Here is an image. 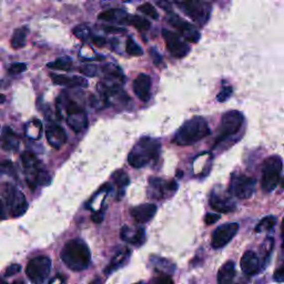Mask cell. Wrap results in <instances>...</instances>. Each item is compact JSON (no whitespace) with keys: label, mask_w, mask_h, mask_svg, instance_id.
<instances>
[{"label":"cell","mask_w":284,"mask_h":284,"mask_svg":"<svg viewBox=\"0 0 284 284\" xmlns=\"http://www.w3.org/2000/svg\"><path fill=\"white\" fill-rule=\"evenodd\" d=\"M162 35L166 43V48L173 57L183 58L188 55L190 51L189 45L184 42L177 33L170 31L168 29H163Z\"/></svg>","instance_id":"12"},{"label":"cell","mask_w":284,"mask_h":284,"mask_svg":"<svg viewBox=\"0 0 284 284\" xmlns=\"http://www.w3.org/2000/svg\"><path fill=\"white\" fill-rule=\"evenodd\" d=\"M277 218L273 215H268V217L263 218L260 222L258 223L256 227V232H264V231H270L277 224Z\"/></svg>","instance_id":"31"},{"label":"cell","mask_w":284,"mask_h":284,"mask_svg":"<svg viewBox=\"0 0 284 284\" xmlns=\"http://www.w3.org/2000/svg\"><path fill=\"white\" fill-rule=\"evenodd\" d=\"M63 263L72 271L80 272L86 270L90 263V251L87 244L79 239L70 240L61 251Z\"/></svg>","instance_id":"1"},{"label":"cell","mask_w":284,"mask_h":284,"mask_svg":"<svg viewBox=\"0 0 284 284\" xmlns=\"http://www.w3.org/2000/svg\"><path fill=\"white\" fill-rule=\"evenodd\" d=\"M134 91L141 101H148L151 92V78L144 73H140L134 81Z\"/></svg>","instance_id":"16"},{"label":"cell","mask_w":284,"mask_h":284,"mask_svg":"<svg viewBox=\"0 0 284 284\" xmlns=\"http://www.w3.org/2000/svg\"><path fill=\"white\" fill-rule=\"evenodd\" d=\"M169 191L168 182H164L163 180L159 178H151L149 181V193L151 197L155 199H161L164 197V193Z\"/></svg>","instance_id":"24"},{"label":"cell","mask_w":284,"mask_h":284,"mask_svg":"<svg viewBox=\"0 0 284 284\" xmlns=\"http://www.w3.org/2000/svg\"><path fill=\"white\" fill-rule=\"evenodd\" d=\"M151 261L154 264V268L162 274L171 273L174 270V266L170 261L165 260V259L159 258V257H152Z\"/></svg>","instance_id":"29"},{"label":"cell","mask_w":284,"mask_h":284,"mask_svg":"<svg viewBox=\"0 0 284 284\" xmlns=\"http://www.w3.org/2000/svg\"><path fill=\"white\" fill-rule=\"evenodd\" d=\"M21 161L23 166L27 170L35 169L38 166L37 156L33 154L31 151H24V152L21 154Z\"/></svg>","instance_id":"33"},{"label":"cell","mask_w":284,"mask_h":284,"mask_svg":"<svg viewBox=\"0 0 284 284\" xmlns=\"http://www.w3.org/2000/svg\"><path fill=\"white\" fill-rule=\"evenodd\" d=\"M102 220H104V214L101 212H96L92 214V221L95 223H100L102 222Z\"/></svg>","instance_id":"49"},{"label":"cell","mask_w":284,"mask_h":284,"mask_svg":"<svg viewBox=\"0 0 284 284\" xmlns=\"http://www.w3.org/2000/svg\"><path fill=\"white\" fill-rule=\"evenodd\" d=\"M0 174L1 175H14V166L10 160H4L0 163Z\"/></svg>","instance_id":"39"},{"label":"cell","mask_w":284,"mask_h":284,"mask_svg":"<svg viewBox=\"0 0 284 284\" xmlns=\"http://www.w3.org/2000/svg\"><path fill=\"white\" fill-rule=\"evenodd\" d=\"M12 284H23V282H22V281H16V282L12 283Z\"/></svg>","instance_id":"54"},{"label":"cell","mask_w":284,"mask_h":284,"mask_svg":"<svg viewBox=\"0 0 284 284\" xmlns=\"http://www.w3.org/2000/svg\"><path fill=\"white\" fill-rule=\"evenodd\" d=\"M27 70V65L26 63H22V62H17V63H13V65L10 66L9 68V72L13 73V75H17V73H21L23 71Z\"/></svg>","instance_id":"42"},{"label":"cell","mask_w":284,"mask_h":284,"mask_svg":"<svg viewBox=\"0 0 284 284\" xmlns=\"http://www.w3.org/2000/svg\"><path fill=\"white\" fill-rule=\"evenodd\" d=\"M72 32L73 35L81 41L89 40L91 36V30L87 24H79V26H77L75 29H73Z\"/></svg>","instance_id":"35"},{"label":"cell","mask_w":284,"mask_h":284,"mask_svg":"<svg viewBox=\"0 0 284 284\" xmlns=\"http://www.w3.org/2000/svg\"><path fill=\"white\" fill-rule=\"evenodd\" d=\"M243 115L238 110H231L225 112L222 116L220 126L218 128L217 137H215L213 148H217L219 144L223 143L225 140L231 138L232 136L237 135L243 125Z\"/></svg>","instance_id":"4"},{"label":"cell","mask_w":284,"mask_h":284,"mask_svg":"<svg viewBox=\"0 0 284 284\" xmlns=\"http://www.w3.org/2000/svg\"><path fill=\"white\" fill-rule=\"evenodd\" d=\"M210 132L211 130L203 117H193L180 127L172 141L178 145H190L204 139Z\"/></svg>","instance_id":"2"},{"label":"cell","mask_w":284,"mask_h":284,"mask_svg":"<svg viewBox=\"0 0 284 284\" xmlns=\"http://www.w3.org/2000/svg\"><path fill=\"white\" fill-rule=\"evenodd\" d=\"M46 137L49 144L55 149H60L67 141L66 131L63 130L62 127L56 124H51L48 126L46 130Z\"/></svg>","instance_id":"15"},{"label":"cell","mask_w":284,"mask_h":284,"mask_svg":"<svg viewBox=\"0 0 284 284\" xmlns=\"http://www.w3.org/2000/svg\"><path fill=\"white\" fill-rule=\"evenodd\" d=\"M6 218V213H4V207H3V202L0 199V220H3Z\"/></svg>","instance_id":"50"},{"label":"cell","mask_w":284,"mask_h":284,"mask_svg":"<svg viewBox=\"0 0 284 284\" xmlns=\"http://www.w3.org/2000/svg\"><path fill=\"white\" fill-rule=\"evenodd\" d=\"M48 67L50 68V69H55V70L69 71L72 68V60L68 57H62L53 62L48 63Z\"/></svg>","instance_id":"30"},{"label":"cell","mask_w":284,"mask_h":284,"mask_svg":"<svg viewBox=\"0 0 284 284\" xmlns=\"http://www.w3.org/2000/svg\"><path fill=\"white\" fill-rule=\"evenodd\" d=\"M101 28L108 33H126L127 32L125 28L116 27V26H102Z\"/></svg>","instance_id":"44"},{"label":"cell","mask_w":284,"mask_h":284,"mask_svg":"<svg viewBox=\"0 0 284 284\" xmlns=\"http://www.w3.org/2000/svg\"><path fill=\"white\" fill-rule=\"evenodd\" d=\"M41 131H42V124L38 119H33L30 122H28L24 127V132H26V136L28 138L38 140L41 137Z\"/></svg>","instance_id":"27"},{"label":"cell","mask_w":284,"mask_h":284,"mask_svg":"<svg viewBox=\"0 0 284 284\" xmlns=\"http://www.w3.org/2000/svg\"><path fill=\"white\" fill-rule=\"evenodd\" d=\"M20 270H21V267L19 266V264H11L10 267L7 268L6 272H4V277L10 278L14 276V274H17L18 272H20Z\"/></svg>","instance_id":"43"},{"label":"cell","mask_w":284,"mask_h":284,"mask_svg":"<svg viewBox=\"0 0 284 284\" xmlns=\"http://www.w3.org/2000/svg\"><path fill=\"white\" fill-rule=\"evenodd\" d=\"M111 178H112V180H114V182L118 185L119 188H125L130 182V179L128 177V174H127L124 170L115 171V172L112 173Z\"/></svg>","instance_id":"34"},{"label":"cell","mask_w":284,"mask_h":284,"mask_svg":"<svg viewBox=\"0 0 284 284\" xmlns=\"http://www.w3.org/2000/svg\"><path fill=\"white\" fill-rule=\"evenodd\" d=\"M239 230V224L236 222L225 223L214 230L212 234L211 246L213 249H222L231 241Z\"/></svg>","instance_id":"11"},{"label":"cell","mask_w":284,"mask_h":284,"mask_svg":"<svg viewBox=\"0 0 284 284\" xmlns=\"http://www.w3.org/2000/svg\"><path fill=\"white\" fill-rule=\"evenodd\" d=\"M282 165V159L279 155H271L264 160L261 179V188L264 192H272L277 188L280 181Z\"/></svg>","instance_id":"6"},{"label":"cell","mask_w":284,"mask_h":284,"mask_svg":"<svg viewBox=\"0 0 284 284\" xmlns=\"http://www.w3.org/2000/svg\"><path fill=\"white\" fill-rule=\"evenodd\" d=\"M156 213V205L152 203H143L130 210L131 217L136 222L145 223L149 222Z\"/></svg>","instance_id":"14"},{"label":"cell","mask_w":284,"mask_h":284,"mask_svg":"<svg viewBox=\"0 0 284 284\" xmlns=\"http://www.w3.org/2000/svg\"><path fill=\"white\" fill-rule=\"evenodd\" d=\"M28 35V29L26 27L18 28L13 31V35L11 38V47L13 49H20L26 45Z\"/></svg>","instance_id":"28"},{"label":"cell","mask_w":284,"mask_h":284,"mask_svg":"<svg viewBox=\"0 0 284 284\" xmlns=\"http://www.w3.org/2000/svg\"><path fill=\"white\" fill-rule=\"evenodd\" d=\"M19 137L17 136L11 128L9 127H4L1 134V138H0V146L4 151H16L19 148Z\"/></svg>","instance_id":"20"},{"label":"cell","mask_w":284,"mask_h":284,"mask_svg":"<svg viewBox=\"0 0 284 284\" xmlns=\"http://www.w3.org/2000/svg\"><path fill=\"white\" fill-rule=\"evenodd\" d=\"M50 77L53 83L58 86L68 88H85L88 86V81L81 77H68L65 75H56V73H51Z\"/></svg>","instance_id":"18"},{"label":"cell","mask_w":284,"mask_h":284,"mask_svg":"<svg viewBox=\"0 0 284 284\" xmlns=\"http://www.w3.org/2000/svg\"><path fill=\"white\" fill-rule=\"evenodd\" d=\"M136 284H145V283H136Z\"/></svg>","instance_id":"56"},{"label":"cell","mask_w":284,"mask_h":284,"mask_svg":"<svg viewBox=\"0 0 284 284\" xmlns=\"http://www.w3.org/2000/svg\"><path fill=\"white\" fill-rule=\"evenodd\" d=\"M51 270L50 259L45 256L36 257L28 262L26 274L32 284H42L45 282Z\"/></svg>","instance_id":"8"},{"label":"cell","mask_w":284,"mask_h":284,"mask_svg":"<svg viewBox=\"0 0 284 284\" xmlns=\"http://www.w3.org/2000/svg\"><path fill=\"white\" fill-rule=\"evenodd\" d=\"M273 279H274V281H277V282H284V266L279 268L278 270L274 272Z\"/></svg>","instance_id":"46"},{"label":"cell","mask_w":284,"mask_h":284,"mask_svg":"<svg viewBox=\"0 0 284 284\" xmlns=\"http://www.w3.org/2000/svg\"><path fill=\"white\" fill-rule=\"evenodd\" d=\"M67 124L69 125V127L73 131L79 134V132L85 130L88 126V118L86 112L83 111L80 112V114L67 117Z\"/></svg>","instance_id":"25"},{"label":"cell","mask_w":284,"mask_h":284,"mask_svg":"<svg viewBox=\"0 0 284 284\" xmlns=\"http://www.w3.org/2000/svg\"><path fill=\"white\" fill-rule=\"evenodd\" d=\"M127 24H131V26H134L135 28H137L138 30H141V31L148 30V29H150L151 27L150 21L140 16H129Z\"/></svg>","instance_id":"32"},{"label":"cell","mask_w":284,"mask_h":284,"mask_svg":"<svg viewBox=\"0 0 284 284\" xmlns=\"http://www.w3.org/2000/svg\"><path fill=\"white\" fill-rule=\"evenodd\" d=\"M126 50L130 56H142L143 55V50H142L141 47L132 38H128V40H127Z\"/></svg>","instance_id":"36"},{"label":"cell","mask_w":284,"mask_h":284,"mask_svg":"<svg viewBox=\"0 0 284 284\" xmlns=\"http://www.w3.org/2000/svg\"><path fill=\"white\" fill-rule=\"evenodd\" d=\"M4 101H6V96L0 94V105H2Z\"/></svg>","instance_id":"52"},{"label":"cell","mask_w":284,"mask_h":284,"mask_svg":"<svg viewBox=\"0 0 284 284\" xmlns=\"http://www.w3.org/2000/svg\"><path fill=\"white\" fill-rule=\"evenodd\" d=\"M92 42L97 47H104L106 45V40L102 37H94L92 38Z\"/></svg>","instance_id":"48"},{"label":"cell","mask_w":284,"mask_h":284,"mask_svg":"<svg viewBox=\"0 0 284 284\" xmlns=\"http://www.w3.org/2000/svg\"><path fill=\"white\" fill-rule=\"evenodd\" d=\"M79 71L83 76L94 78L97 77L98 73H99V68H98L96 65H91V63H85V65L80 66Z\"/></svg>","instance_id":"37"},{"label":"cell","mask_w":284,"mask_h":284,"mask_svg":"<svg viewBox=\"0 0 284 284\" xmlns=\"http://www.w3.org/2000/svg\"><path fill=\"white\" fill-rule=\"evenodd\" d=\"M236 273V264H234V262H225L218 272V284H233Z\"/></svg>","instance_id":"22"},{"label":"cell","mask_w":284,"mask_h":284,"mask_svg":"<svg viewBox=\"0 0 284 284\" xmlns=\"http://www.w3.org/2000/svg\"><path fill=\"white\" fill-rule=\"evenodd\" d=\"M231 95H232V88L231 87H223L222 90L220 91V94L218 95L217 99L219 102H224L229 99Z\"/></svg>","instance_id":"41"},{"label":"cell","mask_w":284,"mask_h":284,"mask_svg":"<svg viewBox=\"0 0 284 284\" xmlns=\"http://www.w3.org/2000/svg\"><path fill=\"white\" fill-rule=\"evenodd\" d=\"M0 284H8V283H7L6 281H4V280H2L1 278H0Z\"/></svg>","instance_id":"53"},{"label":"cell","mask_w":284,"mask_h":284,"mask_svg":"<svg viewBox=\"0 0 284 284\" xmlns=\"http://www.w3.org/2000/svg\"><path fill=\"white\" fill-rule=\"evenodd\" d=\"M150 55H151V57H152L153 62L155 63V65H159V63L161 62V60H162V58H161V56L159 55L158 50H156V49H154V48H152L150 50Z\"/></svg>","instance_id":"47"},{"label":"cell","mask_w":284,"mask_h":284,"mask_svg":"<svg viewBox=\"0 0 284 284\" xmlns=\"http://www.w3.org/2000/svg\"><path fill=\"white\" fill-rule=\"evenodd\" d=\"M0 194L2 195L4 203L13 218H19L26 213L28 210L27 199L17 187L8 182L2 183L0 187Z\"/></svg>","instance_id":"5"},{"label":"cell","mask_w":284,"mask_h":284,"mask_svg":"<svg viewBox=\"0 0 284 284\" xmlns=\"http://www.w3.org/2000/svg\"><path fill=\"white\" fill-rule=\"evenodd\" d=\"M120 237L122 240H124V241L132 244V246L140 247L145 241V233H144V230L142 228H139V229L135 230V231H132L129 227L125 225V227L121 229Z\"/></svg>","instance_id":"19"},{"label":"cell","mask_w":284,"mask_h":284,"mask_svg":"<svg viewBox=\"0 0 284 284\" xmlns=\"http://www.w3.org/2000/svg\"><path fill=\"white\" fill-rule=\"evenodd\" d=\"M128 13L121 9H109V10L102 11L99 14L100 20L108 21V22H119L127 24L128 22Z\"/></svg>","instance_id":"23"},{"label":"cell","mask_w":284,"mask_h":284,"mask_svg":"<svg viewBox=\"0 0 284 284\" xmlns=\"http://www.w3.org/2000/svg\"><path fill=\"white\" fill-rule=\"evenodd\" d=\"M175 4L199 26H204L211 16V3L207 1H177Z\"/></svg>","instance_id":"7"},{"label":"cell","mask_w":284,"mask_h":284,"mask_svg":"<svg viewBox=\"0 0 284 284\" xmlns=\"http://www.w3.org/2000/svg\"><path fill=\"white\" fill-rule=\"evenodd\" d=\"M281 231H282V248L284 249V218H283L282 225H281Z\"/></svg>","instance_id":"51"},{"label":"cell","mask_w":284,"mask_h":284,"mask_svg":"<svg viewBox=\"0 0 284 284\" xmlns=\"http://www.w3.org/2000/svg\"><path fill=\"white\" fill-rule=\"evenodd\" d=\"M27 183L29 188L35 190L38 185H47L50 183V175L43 169L27 170Z\"/></svg>","instance_id":"17"},{"label":"cell","mask_w":284,"mask_h":284,"mask_svg":"<svg viewBox=\"0 0 284 284\" xmlns=\"http://www.w3.org/2000/svg\"><path fill=\"white\" fill-rule=\"evenodd\" d=\"M129 256H130V250L128 248L121 249L120 251L117 252L116 256L111 259L109 266H108L106 269V273H110L112 271H115L116 269L121 267L122 264L127 261V259H128Z\"/></svg>","instance_id":"26"},{"label":"cell","mask_w":284,"mask_h":284,"mask_svg":"<svg viewBox=\"0 0 284 284\" xmlns=\"http://www.w3.org/2000/svg\"><path fill=\"white\" fill-rule=\"evenodd\" d=\"M209 204L214 211L219 213H230L236 210V203L227 195L212 192L209 198Z\"/></svg>","instance_id":"13"},{"label":"cell","mask_w":284,"mask_h":284,"mask_svg":"<svg viewBox=\"0 0 284 284\" xmlns=\"http://www.w3.org/2000/svg\"><path fill=\"white\" fill-rule=\"evenodd\" d=\"M241 269L248 276L257 274L260 270V261L256 252L247 251L241 259Z\"/></svg>","instance_id":"21"},{"label":"cell","mask_w":284,"mask_h":284,"mask_svg":"<svg viewBox=\"0 0 284 284\" xmlns=\"http://www.w3.org/2000/svg\"><path fill=\"white\" fill-rule=\"evenodd\" d=\"M138 9L142 13L146 14V16L152 18V19H158V17H159L158 11H156V9L151 3L145 2L143 4H141V6H139Z\"/></svg>","instance_id":"38"},{"label":"cell","mask_w":284,"mask_h":284,"mask_svg":"<svg viewBox=\"0 0 284 284\" xmlns=\"http://www.w3.org/2000/svg\"><path fill=\"white\" fill-rule=\"evenodd\" d=\"M219 219H220V214H217V213H208L207 215H205V218H204V222H205V224L211 225V224L217 222Z\"/></svg>","instance_id":"45"},{"label":"cell","mask_w":284,"mask_h":284,"mask_svg":"<svg viewBox=\"0 0 284 284\" xmlns=\"http://www.w3.org/2000/svg\"><path fill=\"white\" fill-rule=\"evenodd\" d=\"M257 181L246 174H233L230 181V193L241 200L249 199L256 190Z\"/></svg>","instance_id":"9"},{"label":"cell","mask_w":284,"mask_h":284,"mask_svg":"<svg viewBox=\"0 0 284 284\" xmlns=\"http://www.w3.org/2000/svg\"><path fill=\"white\" fill-rule=\"evenodd\" d=\"M149 284H174V283L172 280H171L169 274L161 273L160 276L152 279V281H151Z\"/></svg>","instance_id":"40"},{"label":"cell","mask_w":284,"mask_h":284,"mask_svg":"<svg viewBox=\"0 0 284 284\" xmlns=\"http://www.w3.org/2000/svg\"><path fill=\"white\" fill-rule=\"evenodd\" d=\"M281 184H282V188L284 189V178H283V180H282V182H281Z\"/></svg>","instance_id":"55"},{"label":"cell","mask_w":284,"mask_h":284,"mask_svg":"<svg viewBox=\"0 0 284 284\" xmlns=\"http://www.w3.org/2000/svg\"><path fill=\"white\" fill-rule=\"evenodd\" d=\"M161 144L159 140L152 138H142L132 148L128 155V162L134 168H142L152 161H156L160 154Z\"/></svg>","instance_id":"3"},{"label":"cell","mask_w":284,"mask_h":284,"mask_svg":"<svg viewBox=\"0 0 284 284\" xmlns=\"http://www.w3.org/2000/svg\"><path fill=\"white\" fill-rule=\"evenodd\" d=\"M168 21L171 26H173L177 29L181 35L183 36L185 40H188L189 42L197 43L200 40V38H201V35H200L198 29L195 28L193 24H191L187 20L179 17L178 14L170 13L168 16Z\"/></svg>","instance_id":"10"}]
</instances>
